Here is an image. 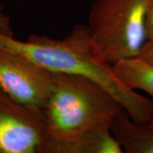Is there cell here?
<instances>
[{
  "instance_id": "6da1fadb",
  "label": "cell",
  "mask_w": 153,
  "mask_h": 153,
  "mask_svg": "<svg viewBox=\"0 0 153 153\" xmlns=\"http://www.w3.org/2000/svg\"><path fill=\"white\" fill-rule=\"evenodd\" d=\"M0 45L31 58L53 72L89 78L117 100L132 120L142 123L153 117V101L128 88L115 75L112 66L97 55L87 26L76 25L64 38L32 34L26 41L0 34Z\"/></svg>"
},
{
  "instance_id": "7a4b0ae2",
  "label": "cell",
  "mask_w": 153,
  "mask_h": 153,
  "mask_svg": "<svg viewBox=\"0 0 153 153\" xmlns=\"http://www.w3.org/2000/svg\"><path fill=\"white\" fill-rule=\"evenodd\" d=\"M123 109L113 95L93 80L77 75L54 72V81L44 112L47 146L71 142L99 128L111 125Z\"/></svg>"
},
{
  "instance_id": "3957f363",
  "label": "cell",
  "mask_w": 153,
  "mask_h": 153,
  "mask_svg": "<svg viewBox=\"0 0 153 153\" xmlns=\"http://www.w3.org/2000/svg\"><path fill=\"white\" fill-rule=\"evenodd\" d=\"M149 0H95L88 16V34L98 56L114 65L137 57L146 43Z\"/></svg>"
},
{
  "instance_id": "277c9868",
  "label": "cell",
  "mask_w": 153,
  "mask_h": 153,
  "mask_svg": "<svg viewBox=\"0 0 153 153\" xmlns=\"http://www.w3.org/2000/svg\"><path fill=\"white\" fill-rule=\"evenodd\" d=\"M54 72L25 55L0 45V88L17 103L44 109Z\"/></svg>"
},
{
  "instance_id": "5b68a950",
  "label": "cell",
  "mask_w": 153,
  "mask_h": 153,
  "mask_svg": "<svg viewBox=\"0 0 153 153\" xmlns=\"http://www.w3.org/2000/svg\"><path fill=\"white\" fill-rule=\"evenodd\" d=\"M44 110L17 103L0 88V153H44Z\"/></svg>"
},
{
  "instance_id": "8992f818",
  "label": "cell",
  "mask_w": 153,
  "mask_h": 153,
  "mask_svg": "<svg viewBox=\"0 0 153 153\" xmlns=\"http://www.w3.org/2000/svg\"><path fill=\"white\" fill-rule=\"evenodd\" d=\"M111 130L126 153H153V117L139 123L122 109L114 117Z\"/></svg>"
},
{
  "instance_id": "52a82bcc",
  "label": "cell",
  "mask_w": 153,
  "mask_h": 153,
  "mask_svg": "<svg viewBox=\"0 0 153 153\" xmlns=\"http://www.w3.org/2000/svg\"><path fill=\"white\" fill-rule=\"evenodd\" d=\"M111 125L71 142L55 144L47 146L45 153H122L123 149L111 130Z\"/></svg>"
},
{
  "instance_id": "ba28073f",
  "label": "cell",
  "mask_w": 153,
  "mask_h": 153,
  "mask_svg": "<svg viewBox=\"0 0 153 153\" xmlns=\"http://www.w3.org/2000/svg\"><path fill=\"white\" fill-rule=\"evenodd\" d=\"M115 75L133 90H143L153 101V65L139 57L128 58L112 65Z\"/></svg>"
},
{
  "instance_id": "9c48e42d",
  "label": "cell",
  "mask_w": 153,
  "mask_h": 153,
  "mask_svg": "<svg viewBox=\"0 0 153 153\" xmlns=\"http://www.w3.org/2000/svg\"><path fill=\"white\" fill-rule=\"evenodd\" d=\"M146 39L153 40V0H149L146 21Z\"/></svg>"
},
{
  "instance_id": "30bf717a",
  "label": "cell",
  "mask_w": 153,
  "mask_h": 153,
  "mask_svg": "<svg viewBox=\"0 0 153 153\" xmlns=\"http://www.w3.org/2000/svg\"><path fill=\"white\" fill-rule=\"evenodd\" d=\"M0 34L8 37H14L10 27V20L4 12L2 6H0Z\"/></svg>"
},
{
  "instance_id": "8fae6325",
  "label": "cell",
  "mask_w": 153,
  "mask_h": 153,
  "mask_svg": "<svg viewBox=\"0 0 153 153\" xmlns=\"http://www.w3.org/2000/svg\"><path fill=\"white\" fill-rule=\"evenodd\" d=\"M137 57L153 65V40L146 41V43L143 46L140 55Z\"/></svg>"
}]
</instances>
